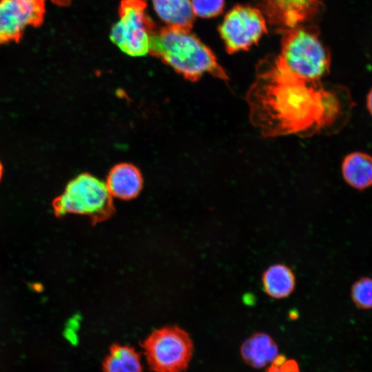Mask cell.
I'll use <instances>...</instances> for the list:
<instances>
[{
	"mask_svg": "<svg viewBox=\"0 0 372 372\" xmlns=\"http://www.w3.org/2000/svg\"><path fill=\"white\" fill-rule=\"evenodd\" d=\"M245 99L250 121L265 138L336 132L351 107L344 88L293 76L278 70L270 59L259 64Z\"/></svg>",
	"mask_w": 372,
	"mask_h": 372,
	"instance_id": "cell-1",
	"label": "cell"
},
{
	"mask_svg": "<svg viewBox=\"0 0 372 372\" xmlns=\"http://www.w3.org/2000/svg\"><path fill=\"white\" fill-rule=\"evenodd\" d=\"M149 53L189 81H198L205 74L229 81L214 52L189 30L157 28L149 37Z\"/></svg>",
	"mask_w": 372,
	"mask_h": 372,
	"instance_id": "cell-2",
	"label": "cell"
},
{
	"mask_svg": "<svg viewBox=\"0 0 372 372\" xmlns=\"http://www.w3.org/2000/svg\"><path fill=\"white\" fill-rule=\"evenodd\" d=\"M278 70L301 79L320 82L329 72V50L313 25H299L283 31L280 54L270 59Z\"/></svg>",
	"mask_w": 372,
	"mask_h": 372,
	"instance_id": "cell-3",
	"label": "cell"
},
{
	"mask_svg": "<svg viewBox=\"0 0 372 372\" xmlns=\"http://www.w3.org/2000/svg\"><path fill=\"white\" fill-rule=\"evenodd\" d=\"M52 207L56 217L68 214L84 215L93 224L110 218L115 211L105 183L87 172L69 181L63 192L54 198Z\"/></svg>",
	"mask_w": 372,
	"mask_h": 372,
	"instance_id": "cell-4",
	"label": "cell"
},
{
	"mask_svg": "<svg viewBox=\"0 0 372 372\" xmlns=\"http://www.w3.org/2000/svg\"><path fill=\"white\" fill-rule=\"evenodd\" d=\"M142 347L147 364L154 372L185 371L194 351L189 334L176 326L155 330Z\"/></svg>",
	"mask_w": 372,
	"mask_h": 372,
	"instance_id": "cell-5",
	"label": "cell"
},
{
	"mask_svg": "<svg viewBox=\"0 0 372 372\" xmlns=\"http://www.w3.org/2000/svg\"><path fill=\"white\" fill-rule=\"evenodd\" d=\"M145 0H121L119 20L110 32L111 41L124 53L143 56L149 53L150 34L157 28L146 12Z\"/></svg>",
	"mask_w": 372,
	"mask_h": 372,
	"instance_id": "cell-6",
	"label": "cell"
},
{
	"mask_svg": "<svg viewBox=\"0 0 372 372\" xmlns=\"http://www.w3.org/2000/svg\"><path fill=\"white\" fill-rule=\"evenodd\" d=\"M219 32L226 50L233 54L256 44L267 32V21L259 8L238 5L227 12Z\"/></svg>",
	"mask_w": 372,
	"mask_h": 372,
	"instance_id": "cell-7",
	"label": "cell"
},
{
	"mask_svg": "<svg viewBox=\"0 0 372 372\" xmlns=\"http://www.w3.org/2000/svg\"><path fill=\"white\" fill-rule=\"evenodd\" d=\"M45 0H0V45L17 42L28 27L40 25Z\"/></svg>",
	"mask_w": 372,
	"mask_h": 372,
	"instance_id": "cell-8",
	"label": "cell"
},
{
	"mask_svg": "<svg viewBox=\"0 0 372 372\" xmlns=\"http://www.w3.org/2000/svg\"><path fill=\"white\" fill-rule=\"evenodd\" d=\"M259 5L266 21L282 32L312 20L322 7L320 0H259Z\"/></svg>",
	"mask_w": 372,
	"mask_h": 372,
	"instance_id": "cell-9",
	"label": "cell"
},
{
	"mask_svg": "<svg viewBox=\"0 0 372 372\" xmlns=\"http://www.w3.org/2000/svg\"><path fill=\"white\" fill-rule=\"evenodd\" d=\"M105 184L112 197L130 200L136 198L141 192L143 179L136 166L129 163H122L110 169Z\"/></svg>",
	"mask_w": 372,
	"mask_h": 372,
	"instance_id": "cell-10",
	"label": "cell"
},
{
	"mask_svg": "<svg viewBox=\"0 0 372 372\" xmlns=\"http://www.w3.org/2000/svg\"><path fill=\"white\" fill-rule=\"evenodd\" d=\"M245 362L254 369H262L271 364L278 354V347L269 334L256 332L247 338L240 347Z\"/></svg>",
	"mask_w": 372,
	"mask_h": 372,
	"instance_id": "cell-11",
	"label": "cell"
},
{
	"mask_svg": "<svg viewBox=\"0 0 372 372\" xmlns=\"http://www.w3.org/2000/svg\"><path fill=\"white\" fill-rule=\"evenodd\" d=\"M154 10L167 26L191 30L195 21L190 0H152Z\"/></svg>",
	"mask_w": 372,
	"mask_h": 372,
	"instance_id": "cell-12",
	"label": "cell"
},
{
	"mask_svg": "<svg viewBox=\"0 0 372 372\" xmlns=\"http://www.w3.org/2000/svg\"><path fill=\"white\" fill-rule=\"evenodd\" d=\"M265 292L274 299H282L290 296L296 287V276L292 269L285 264H273L262 275Z\"/></svg>",
	"mask_w": 372,
	"mask_h": 372,
	"instance_id": "cell-13",
	"label": "cell"
},
{
	"mask_svg": "<svg viewBox=\"0 0 372 372\" xmlns=\"http://www.w3.org/2000/svg\"><path fill=\"white\" fill-rule=\"evenodd\" d=\"M345 181L351 187L363 189L372 185V156L355 152L345 156L342 164Z\"/></svg>",
	"mask_w": 372,
	"mask_h": 372,
	"instance_id": "cell-14",
	"label": "cell"
},
{
	"mask_svg": "<svg viewBox=\"0 0 372 372\" xmlns=\"http://www.w3.org/2000/svg\"><path fill=\"white\" fill-rule=\"evenodd\" d=\"M103 372H142L143 366L140 354L134 348L114 344L104 358Z\"/></svg>",
	"mask_w": 372,
	"mask_h": 372,
	"instance_id": "cell-15",
	"label": "cell"
},
{
	"mask_svg": "<svg viewBox=\"0 0 372 372\" xmlns=\"http://www.w3.org/2000/svg\"><path fill=\"white\" fill-rule=\"evenodd\" d=\"M352 298L360 307L372 308V279L362 278L352 287Z\"/></svg>",
	"mask_w": 372,
	"mask_h": 372,
	"instance_id": "cell-16",
	"label": "cell"
},
{
	"mask_svg": "<svg viewBox=\"0 0 372 372\" xmlns=\"http://www.w3.org/2000/svg\"><path fill=\"white\" fill-rule=\"evenodd\" d=\"M196 16L211 18L220 14L225 6L224 0H190Z\"/></svg>",
	"mask_w": 372,
	"mask_h": 372,
	"instance_id": "cell-17",
	"label": "cell"
},
{
	"mask_svg": "<svg viewBox=\"0 0 372 372\" xmlns=\"http://www.w3.org/2000/svg\"><path fill=\"white\" fill-rule=\"evenodd\" d=\"M266 372H300L298 362L293 359H287L283 355H278L271 364Z\"/></svg>",
	"mask_w": 372,
	"mask_h": 372,
	"instance_id": "cell-18",
	"label": "cell"
},
{
	"mask_svg": "<svg viewBox=\"0 0 372 372\" xmlns=\"http://www.w3.org/2000/svg\"><path fill=\"white\" fill-rule=\"evenodd\" d=\"M366 106L369 112L372 115V89L369 91L366 97Z\"/></svg>",
	"mask_w": 372,
	"mask_h": 372,
	"instance_id": "cell-19",
	"label": "cell"
},
{
	"mask_svg": "<svg viewBox=\"0 0 372 372\" xmlns=\"http://www.w3.org/2000/svg\"><path fill=\"white\" fill-rule=\"evenodd\" d=\"M3 164H2L1 161H0V182H1V178L3 177Z\"/></svg>",
	"mask_w": 372,
	"mask_h": 372,
	"instance_id": "cell-20",
	"label": "cell"
}]
</instances>
